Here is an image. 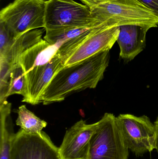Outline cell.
Wrapping results in <instances>:
<instances>
[{
  "label": "cell",
  "mask_w": 158,
  "mask_h": 159,
  "mask_svg": "<svg viewBox=\"0 0 158 159\" xmlns=\"http://www.w3.org/2000/svg\"><path fill=\"white\" fill-rule=\"evenodd\" d=\"M153 26L131 24L120 26L117 40L119 46L120 57L126 62H130L145 48L146 35Z\"/></svg>",
  "instance_id": "obj_11"
},
{
  "label": "cell",
  "mask_w": 158,
  "mask_h": 159,
  "mask_svg": "<svg viewBox=\"0 0 158 159\" xmlns=\"http://www.w3.org/2000/svg\"><path fill=\"white\" fill-rule=\"evenodd\" d=\"M10 159H61L58 148L43 131L29 134L20 129L15 134Z\"/></svg>",
  "instance_id": "obj_8"
},
{
  "label": "cell",
  "mask_w": 158,
  "mask_h": 159,
  "mask_svg": "<svg viewBox=\"0 0 158 159\" xmlns=\"http://www.w3.org/2000/svg\"><path fill=\"white\" fill-rule=\"evenodd\" d=\"M11 104L5 100L0 102V159H10L15 134L11 117Z\"/></svg>",
  "instance_id": "obj_14"
},
{
  "label": "cell",
  "mask_w": 158,
  "mask_h": 159,
  "mask_svg": "<svg viewBox=\"0 0 158 159\" xmlns=\"http://www.w3.org/2000/svg\"><path fill=\"white\" fill-rule=\"evenodd\" d=\"M26 91L25 72L19 62L13 65L10 74L6 97L13 94L24 96Z\"/></svg>",
  "instance_id": "obj_17"
},
{
  "label": "cell",
  "mask_w": 158,
  "mask_h": 159,
  "mask_svg": "<svg viewBox=\"0 0 158 159\" xmlns=\"http://www.w3.org/2000/svg\"><path fill=\"white\" fill-rule=\"evenodd\" d=\"M92 28H94L68 27L46 30L44 39L51 44L57 45L60 47L64 43L83 34Z\"/></svg>",
  "instance_id": "obj_16"
},
{
  "label": "cell",
  "mask_w": 158,
  "mask_h": 159,
  "mask_svg": "<svg viewBox=\"0 0 158 159\" xmlns=\"http://www.w3.org/2000/svg\"><path fill=\"white\" fill-rule=\"evenodd\" d=\"M98 123L87 124L80 120L66 132L58 148L61 159H88L91 139Z\"/></svg>",
  "instance_id": "obj_10"
},
{
  "label": "cell",
  "mask_w": 158,
  "mask_h": 159,
  "mask_svg": "<svg viewBox=\"0 0 158 159\" xmlns=\"http://www.w3.org/2000/svg\"><path fill=\"white\" fill-rule=\"evenodd\" d=\"M64 68V60L58 51L48 63L26 73V91L22 102L33 105L42 102L45 89L55 75Z\"/></svg>",
  "instance_id": "obj_9"
},
{
  "label": "cell",
  "mask_w": 158,
  "mask_h": 159,
  "mask_svg": "<svg viewBox=\"0 0 158 159\" xmlns=\"http://www.w3.org/2000/svg\"><path fill=\"white\" fill-rule=\"evenodd\" d=\"M59 48L43 39L23 53L19 62L26 73L35 67L48 63L57 53Z\"/></svg>",
  "instance_id": "obj_12"
},
{
  "label": "cell",
  "mask_w": 158,
  "mask_h": 159,
  "mask_svg": "<svg viewBox=\"0 0 158 159\" xmlns=\"http://www.w3.org/2000/svg\"><path fill=\"white\" fill-rule=\"evenodd\" d=\"M139 2L151 9L158 16V0H138Z\"/></svg>",
  "instance_id": "obj_19"
},
{
  "label": "cell",
  "mask_w": 158,
  "mask_h": 159,
  "mask_svg": "<svg viewBox=\"0 0 158 159\" xmlns=\"http://www.w3.org/2000/svg\"><path fill=\"white\" fill-rule=\"evenodd\" d=\"M90 9L96 27L131 24L158 27V16L138 0H111Z\"/></svg>",
  "instance_id": "obj_2"
},
{
  "label": "cell",
  "mask_w": 158,
  "mask_h": 159,
  "mask_svg": "<svg viewBox=\"0 0 158 159\" xmlns=\"http://www.w3.org/2000/svg\"><path fill=\"white\" fill-rule=\"evenodd\" d=\"M14 40L5 25L0 22V57L3 56L8 51Z\"/></svg>",
  "instance_id": "obj_18"
},
{
  "label": "cell",
  "mask_w": 158,
  "mask_h": 159,
  "mask_svg": "<svg viewBox=\"0 0 158 159\" xmlns=\"http://www.w3.org/2000/svg\"><path fill=\"white\" fill-rule=\"evenodd\" d=\"M109 57V50H106L62 69L45 90L42 95L43 104L62 102L74 93L96 88L104 78Z\"/></svg>",
  "instance_id": "obj_1"
},
{
  "label": "cell",
  "mask_w": 158,
  "mask_h": 159,
  "mask_svg": "<svg viewBox=\"0 0 158 159\" xmlns=\"http://www.w3.org/2000/svg\"><path fill=\"white\" fill-rule=\"evenodd\" d=\"M97 123L91 139L88 159H128L130 150L116 117L106 113Z\"/></svg>",
  "instance_id": "obj_5"
},
{
  "label": "cell",
  "mask_w": 158,
  "mask_h": 159,
  "mask_svg": "<svg viewBox=\"0 0 158 159\" xmlns=\"http://www.w3.org/2000/svg\"><path fill=\"white\" fill-rule=\"evenodd\" d=\"M45 31L44 28L36 29L25 33L15 39L8 51L0 59L8 62L12 67L19 62V57L23 53L43 40V34Z\"/></svg>",
  "instance_id": "obj_13"
},
{
  "label": "cell",
  "mask_w": 158,
  "mask_h": 159,
  "mask_svg": "<svg viewBox=\"0 0 158 159\" xmlns=\"http://www.w3.org/2000/svg\"><path fill=\"white\" fill-rule=\"evenodd\" d=\"M119 32V27H96L64 43L58 50L64 66L69 67L100 52L110 50L117 42Z\"/></svg>",
  "instance_id": "obj_3"
},
{
  "label": "cell",
  "mask_w": 158,
  "mask_h": 159,
  "mask_svg": "<svg viewBox=\"0 0 158 159\" xmlns=\"http://www.w3.org/2000/svg\"><path fill=\"white\" fill-rule=\"evenodd\" d=\"M154 124H155V127H156V149L158 153V117Z\"/></svg>",
  "instance_id": "obj_21"
},
{
  "label": "cell",
  "mask_w": 158,
  "mask_h": 159,
  "mask_svg": "<svg viewBox=\"0 0 158 159\" xmlns=\"http://www.w3.org/2000/svg\"><path fill=\"white\" fill-rule=\"evenodd\" d=\"M80 1H81L84 4L86 5L91 8L94 7L106 2L111 0H80Z\"/></svg>",
  "instance_id": "obj_20"
},
{
  "label": "cell",
  "mask_w": 158,
  "mask_h": 159,
  "mask_svg": "<svg viewBox=\"0 0 158 159\" xmlns=\"http://www.w3.org/2000/svg\"><path fill=\"white\" fill-rule=\"evenodd\" d=\"M95 28L91 9L74 0L46 1L45 30L58 28Z\"/></svg>",
  "instance_id": "obj_6"
},
{
  "label": "cell",
  "mask_w": 158,
  "mask_h": 159,
  "mask_svg": "<svg viewBox=\"0 0 158 159\" xmlns=\"http://www.w3.org/2000/svg\"><path fill=\"white\" fill-rule=\"evenodd\" d=\"M116 119L127 147L136 156L156 149V127L148 117L121 114Z\"/></svg>",
  "instance_id": "obj_7"
},
{
  "label": "cell",
  "mask_w": 158,
  "mask_h": 159,
  "mask_svg": "<svg viewBox=\"0 0 158 159\" xmlns=\"http://www.w3.org/2000/svg\"><path fill=\"white\" fill-rule=\"evenodd\" d=\"M46 1L14 0L0 12V22L14 39L25 33L44 28Z\"/></svg>",
  "instance_id": "obj_4"
},
{
  "label": "cell",
  "mask_w": 158,
  "mask_h": 159,
  "mask_svg": "<svg viewBox=\"0 0 158 159\" xmlns=\"http://www.w3.org/2000/svg\"><path fill=\"white\" fill-rule=\"evenodd\" d=\"M17 114L16 124L28 133H39L47 126L46 121L39 118L25 105H21L19 107Z\"/></svg>",
  "instance_id": "obj_15"
}]
</instances>
